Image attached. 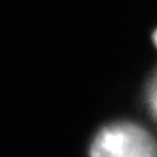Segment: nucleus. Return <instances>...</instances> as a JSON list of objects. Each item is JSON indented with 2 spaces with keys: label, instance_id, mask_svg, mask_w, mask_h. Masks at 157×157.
Wrapping results in <instances>:
<instances>
[{
  "label": "nucleus",
  "instance_id": "1",
  "mask_svg": "<svg viewBox=\"0 0 157 157\" xmlns=\"http://www.w3.org/2000/svg\"><path fill=\"white\" fill-rule=\"evenodd\" d=\"M90 157H157V143L136 124L114 123L97 133L90 147Z\"/></svg>",
  "mask_w": 157,
  "mask_h": 157
},
{
  "label": "nucleus",
  "instance_id": "2",
  "mask_svg": "<svg viewBox=\"0 0 157 157\" xmlns=\"http://www.w3.org/2000/svg\"><path fill=\"white\" fill-rule=\"evenodd\" d=\"M152 39H153V42L155 44V46L157 48V30H155V32L153 33V36H152Z\"/></svg>",
  "mask_w": 157,
  "mask_h": 157
},
{
  "label": "nucleus",
  "instance_id": "3",
  "mask_svg": "<svg viewBox=\"0 0 157 157\" xmlns=\"http://www.w3.org/2000/svg\"><path fill=\"white\" fill-rule=\"evenodd\" d=\"M153 104H154V108H155V111H156V113H157V92H156V94H155V97H154Z\"/></svg>",
  "mask_w": 157,
  "mask_h": 157
}]
</instances>
